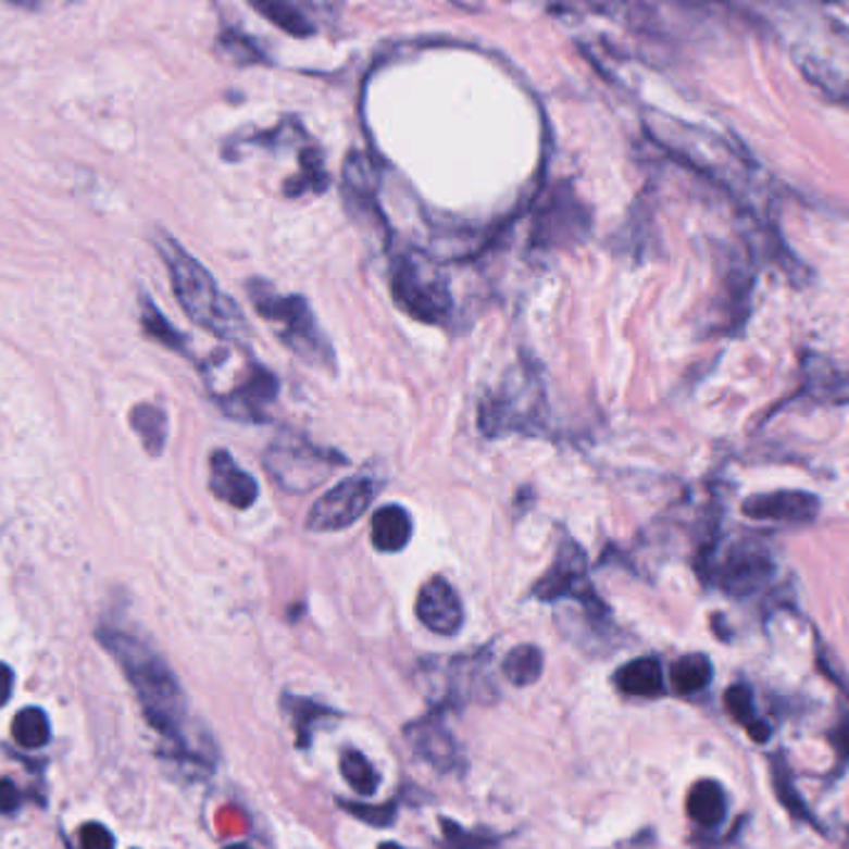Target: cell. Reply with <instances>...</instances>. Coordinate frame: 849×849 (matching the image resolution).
I'll return each instance as SVG.
<instances>
[{
	"label": "cell",
	"instance_id": "obj_1",
	"mask_svg": "<svg viewBox=\"0 0 849 849\" xmlns=\"http://www.w3.org/2000/svg\"><path fill=\"white\" fill-rule=\"evenodd\" d=\"M98 638L133 683L145 715L150 717L154 728L172 740L184 742L182 728L184 717H187V700H184L179 681L167 666V661L142 638L115 624H108V621L98 628Z\"/></svg>",
	"mask_w": 849,
	"mask_h": 849
},
{
	"label": "cell",
	"instance_id": "obj_2",
	"mask_svg": "<svg viewBox=\"0 0 849 849\" xmlns=\"http://www.w3.org/2000/svg\"><path fill=\"white\" fill-rule=\"evenodd\" d=\"M157 251L162 253L164 264H167L174 296H177L182 311L207 334L226 340V344L241 346L251 336L249 321L239 303L219 288L216 278L209 274L207 266H201L167 234L157 236Z\"/></svg>",
	"mask_w": 849,
	"mask_h": 849
},
{
	"label": "cell",
	"instance_id": "obj_3",
	"mask_svg": "<svg viewBox=\"0 0 849 849\" xmlns=\"http://www.w3.org/2000/svg\"><path fill=\"white\" fill-rule=\"evenodd\" d=\"M479 433L489 440L507 435H545L547 430V390L541 367L522 353V361L507 371L502 385L487 392L477 413Z\"/></svg>",
	"mask_w": 849,
	"mask_h": 849
},
{
	"label": "cell",
	"instance_id": "obj_4",
	"mask_svg": "<svg viewBox=\"0 0 849 849\" xmlns=\"http://www.w3.org/2000/svg\"><path fill=\"white\" fill-rule=\"evenodd\" d=\"M249 299L261 319L271 323L276 338L305 365L321 373H338V358L328 336L323 334L316 313L303 296L276 294L264 278H251L247 284Z\"/></svg>",
	"mask_w": 849,
	"mask_h": 849
},
{
	"label": "cell",
	"instance_id": "obj_5",
	"mask_svg": "<svg viewBox=\"0 0 849 849\" xmlns=\"http://www.w3.org/2000/svg\"><path fill=\"white\" fill-rule=\"evenodd\" d=\"M204 378L224 415L239 420V423H266L269 410L282 392V383L276 375L266 365H261L249 350H241V363L229 373L212 358V363L204 365Z\"/></svg>",
	"mask_w": 849,
	"mask_h": 849
},
{
	"label": "cell",
	"instance_id": "obj_6",
	"mask_svg": "<svg viewBox=\"0 0 849 849\" xmlns=\"http://www.w3.org/2000/svg\"><path fill=\"white\" fill-rule=\"evenodd\" d=\"M529 597L545 603L574 601L576 607H582L586 619L609 624V609L607 603L601 601L597 589H594L584 549L579 547V541L562 527L557 529L554 562L534 582Z\"/></svg>",
	"mask_w": 849,
	"mask_h": 849
},
{
	"label": "cell",
	"instance_id": "obj_7",
	"mask_svg": "<svg viewBox=\"0 0 849 849\" xmlns=\"http://www.w3.org/2000/svg\"><path fill=\"white\" fill-rule=\"evenodd\" d=\"M390 296L408 319L445 326L452 316V294L442 271L423 257H398L390 271Z\"/></svg>",
	"mask_w": 849,
	"mask_h": 849
},
{
	"label": "cell",
	"instance_id": "obj_8",
	"mask_svg": "<svg viewBox=\"0 0 849 849\" xmlns=\"http://www.w3.org/2000/svg\"><path fill=\"white\" fill-rule=\"evenodd\" d=\"M346 454L330 448H319L305 437L284 435L271 442L264 452V467L278 489L288 495H305L326 485V479L346 467Z\"/></svg>",
	"mask_w": 849,
	"mask_h": 849
},
{
	"label": "cell",
	"instance_id": "obj_9",
	"mask_svg": "<svg viewBox=\"0 0 849 849\" xmlns=\"http://www.w3.org/2000/svg\"><path fill=\"white\" fill-rule=\"evenodd\" d=\"M380 492V485L373 477L355 475L336 487H330L321 500L311 507L305 516V529L316 534L344 532L361 520Z\"/></svg>",
	"mask_w": 849,
	"mask_h": 849
},
{
	"label": "cell",
	"instance_id": "obj_10",
	"mask_svg": "<svg viewBox=\"0 0 849 849\" xmlns=\"http://www.w3.org/2000/svg\"><path fill=\"white\" fill-rule=\"evenodd\" d=\"M591 229V219L572 189H557L539 209L532 229L534 249H564L582 244Z\"/></svg>",
	"mask_w": 849,
	"mask_h": 849
},
{
	"label": "cell",
	"instance_id": "obj_11",
	"mask_svg": "<svg viewBox=\"0 0 849 849\" xmlns=\"http://www.w3.org/2000/svg\"><path fill=\"white\" fill-rule=\"evenodd\" d=\"M415 616L427 632L437 636H454L465 624V607H462L460 594L445 576H433L420 586Z\"/></svg>",
	"mask_w": 849,
	"mask_h": 849
},
{
	"label": "cell",
	"instance_id": "obj_12",
	"mask_svg": "<svg viewBox=\"0 0 849 849\" xmlns=\"http://www.w3.org/2000/svg\"><path fill=\"white\" fill-rule=\"evenodd\" d=\"M209 489L219 502L234 510H249L259 500V483L247 470L236 465L226 450H214L209 458Z\"/></svg>",
	"mask_w": 849,
	"mask_h": 849
},
{
	"label": "cell",
	"instance_id": "obj_13",
	"mask_svg": "<svg viewBox=\"0 0 849 849\" xmlns=\"http://www.w3.org/2000/svg\"><path fill=\"white\" fill-rule=\"evenodd\" d=\"M405 735L410 746L415 748L417 756L423 758L427 765L442 770V773L445 770L462 767L458 742H454L450 731L445 728L437 717H423V721L410 725Z\"/></svg>",
	"mask_w": 849,
	"mask_h": 849
},
{
	"label": "cell",
	"instance_id": "obj_14",
	"mask_svg": "<svg viewBox=\"0 0 849 849\" xmlns=\"http://www.w3.org/2000/svg\"><path fill=\"white\" fill-rule=\"evenodd\" d=\"M413 539V516L400 504H385L371 520V541L380 554H398Z\"/></svg>",
	"mask_w": 849,
	"mask_h": 849
},
{
	"label": "cell",
	"instance_id": "obj_15",
	"mask_svg": "<svg viewBox=\"0 0 849 849\" xmlns=\"http://www.w3.org/2000/svg\"><path fill=\"white\" fill-rule=\"evenodd\" d=\"M746 514L756 520L808 522L817 514V500L802 492H775L746 502Z\"/></svg>",
	"mask_w": 849,
	"mask_h": 849
},
{
	"label": "cell",
	"instance_id": "obj_16",
	"mask_svg": "<svg viewBox=\"0 0 849 849\" xmlns=\"http://www.w3.org/2000/svg\"><path fill=\"white\" fill-rule=\"evenodd\" d=\"M616 688L626 696L638 698H656L663 694V671L661 663L644 656V659L628 661L626 666H621L614 676Z\"/></svg>",
	"mask_w": 849,
	"mask_h": 849
},
{
	"label": "cell",
	"instance_id": "obj_17",
	"mask_svg": "<svg viewBox=\"0 0 849 849\" xmlns=\"http://www.w3.org/2000/svg\"><path fill=\"white\" fill-rule=\"evenodd\" d=\"M688 817L700 827H715L721 825L728 810V800H725L723 787L715 781H698L690 787L688 800H686Z\"/></svg>",
	"mask_w": 849,
	"mask_h": 849
},
{
	"label": "cell",
	"instance_id": "obj_18",
	"mask_svg": "<svg viewBox=\"0 0 849 849\" xmlns=\"http://www.w3.org/2000/svg\"><path fill=\"white\" fill-rule=\"evenodd\" d=\"M129 425H133L135 435L142 442V448L150 454H162L164 445H167L170 437V420L167 413L160 405H152V402H139V405L133 408L129 413Z\"/></svg>",
	"mask_w": 849,
	"mask_h": 849
},
{
	"label": "cell",
	"instance_id": "obj_19",
	"mask_svg": "<svg viewBox=\"0 0 849 849\" xmlns=\"http://www.w3.org/2000/svg\"><path fill=\"white\" fill-rule=\"evenodd\" d=\"M541 671H545V653H541L537 646H532V644L514 646V649L507 653L504 661H502L504 678L516 688H524V686H532V683H537L541 678Z\"/></svg>",
	"mask_w": 849,
	"mask_h": 849
},
{
	"label": "cell",
	"instance_id": "obj_20",
	"mask_svg": "<svg viewBox=\"0 0 849 849\" xmlns=\"http://www.w3.org/2000/svg\"><path fill=\"white\" fill-rule=\"evenodd\" d=\"M713 678V666L703 653H690L683 656L671 666V683L676 688V694L690 696L703 690Z\"/></svg>",
	"mask_w": 849,
	"mask_h": 849
},
{
	"label": "cell",
	"instance_id": "obj_21",
	"mask_svg": "<svg viewBox=\"0 0 849 849\" xmlns=\"http://www.w3.org/2000/svg\"><path fill=\"white\" fill-rule=\"evenodd\" d=\"M249 5L257 13L264 15L269 23H274L276 28L291 33L296 38H305V35L313 33L311 23L305 21V15L301 11H296L288 0H249Z\"/></svg>",
	"mask_w": 849,
	"mask_h": 849
},
{
	"label": "cell",
	"instance_id": "obj_22",
	"mask_svg": "<svg viewBox=\"0 0 849 849\" xmlns=\"http://www.w3.org/2000/svg\"><path fill=\"white\" fill-rule=\"evenodd\" d=\"M13 740L21 748L38 750L50 742V721L46 711L40 708H23L21 713L13 717Z\"/></svg>",
	"mask_w": 849,
	"mask_h": 849
},
{
	"label": "cell",
	"instance_id": "obj_23",
	"mask_svg": "<svg viewBox=\"0 0 849 849\" xmlns=\"http://www.w3.org/2000/svg\"><path fill=\"white\" fill-rule=\"evenodd\" d=\"M725 708H728V713L748 731L752 740L765 742L770 738V725L758 721L756 706H752V696L746 686L728 688V694H725Z\"/></svg>",
	"mask_w": 849,
	"mask_h": 849
},
{
	"label": "cell",
	"instance_id": "obj_24",
	"mask_svg": "<svg viewBox=\"0 0 849 849\" xmlns=\"http://www.w3.org/2000/svg\"><path fill=\"white\" fill-rule=\"evenodd\" d=\"M340 775L361 795H375L380 787V773L373 767L371 760L358 750H346L344 756H340Z\"/></svg>",
	"mask_w": 849,
	"mask_h": 849
},
{
	"label": "cell",
	"instance_id": "obj_25",
	"mask_svg": "<svg viewBox=\"0 0 849 849\" xmlns=\"http://www.w3.org/2000/svg\"><path fill=\"white\" fill-rule=\"evenodd\" d=\"M142 328L147 336L157 340V344H162L170 350H177L182 355H189L187 338H184L179 330L162 316V311L157 309L150 299H142Z\"/></svg>",
	"mask_w": 849,
	"mask_h": 849
},
{
	"label": "cell",
	"instance_id": "obj_26",
	"mask_svg": "<svg viewBox=\"0 0 849 849\" xmlns=\"http://www.w3.org/2000/svg\"><path fill=\"white\" fill-rule=\"evenodd\" d=\"M284 708H286V713L296 721V731H299V738H301L299 746H309V742H311L313 721L330 715L328 708L316 706V703H313V700L294 698V696H284Z\"/></svg>",
	"mask_w": 849,
	"mask_h": 849
},
{
	"label": "cell",
	"instance_id": "obj_27",
	"mask_svg": "<svg viewBox=\"0 0 849 849\" xmlns=\"http://www.w3.org/2000/svg\"><path fill=\"white\" fill-rule=\"evenodd\" d=\"M344 808L350 812V815L367 822V825H375V827H383V825H390L392 820H396V808L392 804H388V808H371V804H358V802H340Z\"/></svg>",
	"mask_w": 849,
	"mask_h": 849
},
{
	"label": "cell",
	"instance_id": "obj_28",
	"mask_svg": "<svg viewBox=\"0 0 849 849\" xmlns=\"http://www.w3.org/2000/svg\"><path fill=\"white\" fill-rule=\"evenodd\" d=\"M80 845L83 849H115V837L104 825L87 822L80 827Z\"/></svg>",
	"mask_w": 849,
	"mask_h": 849
},
{
	"label": "cell",
	"instance_id": "obj_29",
	"mask_svg": "<svg viewBox=\"0 0 849 849\" xmlns=\"http://www.w3.org/2000/svg\"><path fill=\"white\" fill-rule=\"evenodd\" d=\"M21 804V795L11 781H0V815H11Z\"/></svg>",
	"mask_w": 849,
	"mask_h": 849
},
{
	"label": "cell",
	"instance_id": "obj_30",
	"mask_svg": "<svg viewBox=\"0 0 849 849\" xmlns=\"http://www.w3.org/2000/svg\"><path fill=\"white\" fill-rule=\"evenodd\" d=\"M13 686H15V673L8 663L0 661V708H3L8 700L13 696Z\"/></svg>",
	"mask_w": 849,
	"mask_h": 849
},
{
	"label": "cell",
	"instance_id": "obj_31",
	"mask_svg": "<svg viewBox=\"0 0 849 849\" xmlns=\"http://www.w3.org/2000/svg\"><path fill=\"white\" fill-rule=\"evenodd\" d=\"M11 3H17V5H35L38 0H11Z\"/></svg>",
	"mask_w": 849,
	"mask_h": 849
},
{
	"label": "cell",
	"instance_id": "obj_32",
	"mask_svg": "<svg viewBox=\"0 0 849 849\" xmlns=\"http://www.w3.org/2000/svg\"><path fill=\"white\" fill-rule=\"evenodd\" d=\"M378 849H405V847H400V845H396V842H385V845H380Z\"/></svg>",
	"mask_w": 849,
	"mask_h": 849
},
{
	"label": "cell",
	"instance_id": "obj_33",
	"mask_svg": "<svg viewBox=\"0 0 849 849\" xmlns=\"http://www.w3.org/2000/svg\"><path fill=\"white\" fill-rule=\"evenodd\" d=\"M224 849H251L249 845H229V847H224Z\"/></svg>",
	"mask_w": 849,
	"mask_h": 849
}]
</instances>
